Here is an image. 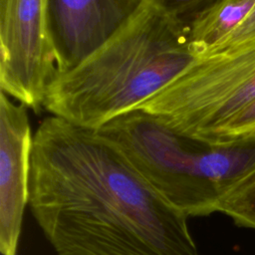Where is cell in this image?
Segmentation results:
<instances>
[{
	"instance_id": "9c48e42d",
	"label": "cell",
	"mask_w": 255,
	"mask_h": 255,
	"mask_svg": "<svg viewBox=\"0 0 255 255\" xmlns=\"http://www.w3.org/2000/svg\"><path fill=\"white\" fill-rule=\"evenodd\" d=\"M219 212L232 218L239 226L255 229V177L225 200Z\"/></svg>"
},
{
	"instance_id": "ba28073f",
	"label": "cell",
	"mask_w": 255,
	"mask_h": 255,
	"mask_svg": "<svg viewBox=\"0 0 255 255\" xmlns=\"http://www.w3.org/2000/svg\"><path fill=\"white\" fill-rule=\"evenodd\" d=\"M254 6L255 0H218L194 19L188 28L197 58L231 34Z\"/></svg>"
},
{
	"instance_id": "6da1fadb",
	"label": "cell",
	"mask_w": 255,
	"mask_h": 255,
	"mask_svg": "<svg viewBox=\"0 0 255 255\" xmlns=\"http://www.w3.org/2000/svg\"><path fill=\"white\" fill-rule=\"evenodd\" d=\"M28 205L58 255H200L187 216L115 144L55 116L33 135Z\"/></svg>"
},
{
	"instance_id": "7a4b0ae2",
	"label": "cell",
	"mask_w": 255,
	"mask_h": 255,
	"mask_svg": "<svg viewBox=\"0 0 255 255\" xmlns=\"http://www.w3.org/2000/svg\"><path fill=\"white\" fill-rule=\"evenodd\" d=\"M196 59L188 26L145 1L83 62L56 73L42 108L51 116L98 129L137 109Z\"/></svg>"
},
{
	"instance_id": "5b68a950",
	"label": "cell",
	"mask_w": 255,
	"mask_h": 255,
	"mask_svg": "<svg viewBox=\"0 0 255 255\" xmlns=\"http://www.w3.org/2000/svg\"><path fill=\"white\" fill-rule=\"evenodd\" d=\"M57 73L46 0H0V86L35 111Z\"/></svg>"
},
{
	"instance_id": "52a82bcc",
	"label": "cell",
	"mask_w": 255,
	"mask_h": 255,
	"mask_svg": "<svg viewBox=\"0 0 255 255\" xmlns=\"http://www.w3.org/2000/svg\"><path fill=\"white\" fill-rule=\"evenodd\" d=\"M27 107L0 94V251L17 255L29 201L33 144Z\"/></svg>"
},
{
	"instance_id": "30bf717a",
	"label": "cell",
	"mask_w": 255,
	"mask_h": 255,
	"mask_svg": "<svg viewBox=\"0 0 255 255\" xmlns=\"http://www.w3.org/2000/svg\"><path fill=\"white\" fill-rule=\"evenodd\" d=\"M170 17L189 25L218 0H146Z\"/></svg>"
},
{
	"instance_id": "7c38bea8",
	"label": "cell",
	"mask_w": 255,
	"mask_h": 255,
	"mask_svg": "<svg viewBox=\"0 0 255 255\" xmlns=\"http://www.w3.org/2000/svg\"><path fill=\"white\" fill-rule=\"evenodd\" d=\"M255 43V6L245 20L227 37L217 43L204 55L227 53Z\"/></svg>"
},
{
	"instance_id": "8992f818",
	"label": "cell",
	"mask_w": 255,
	"mask_h": 255,
	"mask_svg": "<svg viewBox=\"0 0 255 255\" xmlns=\"http://www.w3.org/2000/svg\"><path fill=\"white\" fill-rule=\"evenodd\" d=\"M146 0H46L48 30L57 73L93 54L138 11Z\"/></svg>"
},
{
	"instance_id": "3957f363",
	"label": "cell",
	"mask_w": 255,
	"mask_h": 255,
	"mask_svg": "<svg viewBox=\"0 0 255 255\" xmlns=\"http://www.w3.org/2000/svg\"><path fill=\"white\" fill-rule=\"evenodd\" d=\"M96 131L187 217L219 212L225 200L255 177V133L209 141L182 133L141 109Z\"/></svg>"
},
{
	"instance_id": "8fae6325",
	"label": "cell",
	"mask_w": 255,
	"mask_h": 255,
	"mask_svg": "<svg viewBox=\"0 0 255 255\" xmlns=\"http://www.w3.org/2000/svg\"><path fill=\"white\" fill-rule=\"evenodd\" d=\"M252 133H255V101L234 116L208 140L214 142L228 141Z\"/></svg>"
},
{
	"instance_id": "277c9868",
	"label": "cell",
	"mask_w": 255,
	"mask_h": 255,
	"mask_svg": "<svg viewBox=\"0 0 255 255\" xmlns=\"http://www.w3.org/2000/svg\"><path fill=\"white\" fill-rule=\"evenodd\" d=\"M254 101L255 43L198 57L137 109L182 133L208 140Z\"/></svg>"
}]
</instances>
